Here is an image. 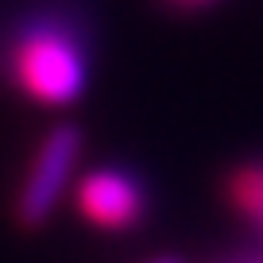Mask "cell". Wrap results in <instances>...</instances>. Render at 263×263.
<instances>
[{"instance_id":"obj_1","label":"cell","mask_w":263,"mask_h":263,"mask_svg":"<svg viewBox=\"0 0 263 263\" xmlns=\"http://www.w3.org/2000/svg\"><path fill=\"white\" fill-rule=\"evenodd\" d=\"M12 82L20 85L24 97L47 108H66L85 93L89 82V62L78 43L62 24H31L20 31L8 54Z\"/></svg>"},{"instance_id":"obj_2","label":"cell","mask_w":263,"mask_h":263,"mask_svg":"<svg viewBox=\"0 0 263 263\" xmlns=\"http://www.w3.org/2000/svg\"><path fill=\"white\" fill-rule=\"evenodd\" d=\"M78 155H82V132L62 124L39 143V151L31 155V166L24 174V186L16 197V217L24 229L43 224L58 209L66 186L78 171Z\"/></svg>"},{"instance_id":"obj_3","label":"cell","mask_w":263,"mask_h":263,"mask_svg":"<svg viewBox=\"0 0 263 263\" xmlns=\"http://www.w3.org/2000/svg\"><path fill=\"white\" fill-rule=\"evenodd\" d=\"M74 201H78V213L93 229H105V232H128L147 213L143 186L128 171H120V166H97V171H89L78 182Z\"/></svg>"},{"instance_id":"obj_4","label":"cell","mask_w":263,"mask_h":263,"mask_svg":"<svg viewBox=\"0 0 263 263\" xmlns=\"http://www.w3.org/2000/svg\"><path fill=\"white\" fill-rule=\"evenodd\" d=\"M229 201L248 224L263 229V163H248L229 178Z\"/></svg>"},{"instance_id":"obj_5","label":"cell","mask_w":263,"mask_h":263,"mask_svg":"<svg viewBox=\"0 0 263 263\" xmlns=\"http://www.w3.org/2000/svg\"><path fill=\"white\" fill-rule=\"evenodd\" d=\"M174 8H205V4H213V0H171Z\"/></svg>"},{"instance_id":"obj_6","label":"cell","mask_w":263,"mask_h":263,"mask_svg":"<svg viewBox=\"0 0 263 263\" xmlns=\"http://www.w3.org/2000/svg\"><path fill=\"white\" fill-rule=\"evenodd\" d=\"M151 263H178V259H171V255H166V259H151Z\"/></svg>"}]
</instances>
